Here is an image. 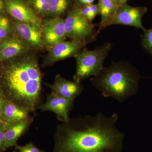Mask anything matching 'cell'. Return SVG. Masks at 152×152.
Returning a JSON list of instances; mask_svg holds the SVG:
<instances>
[{"instance_id":"cell-23","label":"cell","mask_w":152,"mask_h":152,"mask_svg":"<svg viewBox=\"0 0 152 152\" xmlns=\"http://www.w3.org/2000/svg\"><path fill=\"white\" fill-rule=\"evenodd\" d=\"M81 11L82 14L86 18V19L88 20V21L92 23V22L94 20V18L92 15L91 13L90 10L89 5L84 6L83 9H81Z\"/></svg>"},{"instance_id":"cell-18","label":"cell","mask_w":152,"mask_h":152,"mask_svg":"<svg viewBox=\"0 0 152 152\" xmlns=\"http://www.w3.org/2000/svg\"><path fill=\"white\" fill-rule=\"evenodd\" d=\"M13 34L10 20L6 14L0 16V42Z\"/></svg>"},{"instance_id":"cell-6","label":"cell","mask_w":152,"mask_h":152,"mask_svg":"<svg viewBox=\"0 0 152 152\" xmlns=\"http://www.w3.org/2000/svg\"><path fill=\"white\" fill-rule=\"evenodd\" d=\"M146 7H132L126 4L119 6L115 15L107 27L114 25H124L141 29L143 31L145 30L142 25V18L147 12Z\"/></svg>"},{"instance_id":"cell-14","label":"cell","mask_w":152,"mask_h":152,"mask_svg":"<svg viewBox=\"0 0 152 152\" xmlns=\"http://www.w3.org/2000/svg\"><path fill=\"white\" fill-rule=\"evenodd\" d=\"M33 118H28L18 122L5 124L4 136L6 149L15 145L19 138L29 128L33 122Z\"/></svg>"},{"instance_id":"cell-16","label":"cell","mask_w":152,"mask_h":152,"mask_svg":"<svg viewBox=\"0 0 152 152\" xmlns=\"http://www.w3.org/2000/svg\"><path fill=\"white\" fill-rule=\"evenodd\" d=\"M98 4L101 16V22L98 25L99 34L102 30L107 27L108 24L115 15L120 5L116 0H99Z\"/></svg>"},{"instance_id":"cell-11","label":"cell","mask_w":152,"mask_h":152,"mask_svg":"<svg viewBox=\"0 0 152 152\" xmlns=\"http://www.w3.org/2000/svg\"><path fill=\"white\" fill-rule=\"evenodd\" d=\"M86 43V41L74 40L61 42L53 46L49 53L47 61L50 64L70 57H75L80 52Z\"/></svg>"},{"instance_id":"cell-17","label":"cell","mask_w":152,"mask_h":152,"mask_svg":"<svg viewBox=\"0 0 152 152\" xmlns=\"http://www.w3.org/2000/svg\"><path fill=\"white\" fill-rule=\"evenodd\" d=\"M70 0H50V14L52 16L59 17L64 13L69 5Z\"/></svg>"},{"instance_id":"cell-10","label":"cell","mask_w":152,"mask_h":152,"mask_svg":"<svg viewBox=\"0 0 152 152\" xmlns=\"http://www.w3.org/2000/svg\"><path fill=\"white\" fill-rule=\"evenodd\" d=\"M74 101L50 94L47 95L45 102L40 106L39 108L43 112H53L56 115L59 121L63 123L66 122L70 119L69 115L72 108Z\"/></svg>"},{"instance_id":"cell-15","label":"cell","mask_w":152,"mask_h":152,"mask_svg":"<svg viewBox=\"0 0 152 152\" xmlns=\"http://www.w3.org/2000/svg\"><path fill=\"white\" fill-rule=\"evenodd\" d=\"M29 112L16 104L7 101L0 119L8 124L18 122L30 117Z\"/></svg>"},{"instance_id":"cell-28","label":"cell","mask_w":152,"mask_h":152,"mask_svg":"<svg viewBox=\"0 0 152 152\" xmlns=\"http://www.w3.org/2000/svg\"><path fill=\"white\" fill-rule=\"evenodd\" d=\"M117 3H118L119 5H121L124 4H126V2H125V0H116Z\"/></svg>"},{"instance_id":"cell-25","label":"cell","mask_w":152,"mask_h":152,"mask_svg":"<svg viewBox=\"0 0 152 152\" xmlns=\"http://www.w3.org/2000/svg\"><path fill=\"white\" fill-rule=\"evenodd\" d=\"M7 0H0V16L6 12Z\"/></svg>"},{"instance_id":"cell-27","label":"cell","mask_w":152,"mask_h":152,"mask_svg":"<svg viewBox=\"0 0 152 152\" xmlns=\"http://www.w3.org/2000/svg\"><path fill=\"white\" fill-rule=\"evenodd\" d=\"M95 0H78L79 4L83 6L90 5L94 4Z\"/></svg>"},{"instance_id":"cell-12","label":"cell","mask_w":152,"mask_h":152,"mask_svg":"<svg viewBox=\"0 0 152 152\" xmlns=\"http://www.w3.org/2000/svg\"><path fill=\"white\" fill-rule=\"evenodd\" d=\"M48 86L51 90L52 94L72 100L80 96L84 89L80 83L68 80L60 75L56 76L53 84Z\"/></svg>"},{"instance_id":"cell-2","label":"cell","mask_w":152,"mask_h":152,"mask_svg":"<svg viewBox=\"0 0 152 152\" xmlns=\"http://www.w3.org/2000/svg\"><path fill=\"white\" fill-rule=\"evenodd\" d=\"M18 57L0 62V87L7 100L34 113L42 101V75L35 59Z\"/></svg>"},{"instance_id":"cell-4","label":"cell","mask_w":152,"mask_h":152,"mask_svg":"<svg viewBox=\"0 0 152 152\" xmlns=\"http://www.w3.org/2000/svg\"><path fill=\"white\" fill-rule=\"evenodd\" d=\"M111 48V44L106 42L92 50L84 48L75 57L77 68L74 81L80 83L97 75L103 69L104 61Z\"/></svg>"},{"instance_id":"cell-20","label":"cell","mask_w":152,"mask_h":152,"mask_svg":"<svg viewBox=\"0 0 152 152\" xmlns=\"http://www.w3.org/2000/svg\"><path fill=\"white\" fill-rule=\"evenodd\" d=\"M141 43L143 48L152 56V27L143 31L141 36Z\"/></svg>"},{"instance_id":"cell-22","label":"cell","mask_w":152,"mask_h":152,"mask_svg":"<svg viewBox=\"0 0 152 152\" xmlns=\"http://www.w3.org/2000/svg\"><path fill=\"white\" fill-rule=\"evenodd\" d=\"M5 124H0V152H4L5 150L7 149L6 148L4 136Z\"/></svg>"},{"instance_id":"cell-7","label":"cell","mask_w":152,"mask_h":152,"mask_svg":"<svg viewBox=\"0 0 152 152\" xmlns=\"http://www.w3.org/2000/svg\"><path fill=\"white\" fill-rule=\"evenodd\" d=\"M13 33L18 36L26 45L34 48L43 46L45 41L42 28L31 23L10 20Z\"/></svg>"},{"instance_id":"cell-29","label":"cell","mask_w":152,"mask_h":152,"mask_svg":"<svg viewBox=\"0 0 152 152\" xmlns=\"http://www.w3.org/2000/svg\"><path fill=\"white\" fill-rule=\"evenodd\" d=\"M0 96H3L4 98V96H3L2 91L1 89V87H0Z\"/></svg>"},{"instance_id":"cell-5","label":"cell","mask_w":152,"mask_h":152,"mask_svg":"<svg viewBox=\"0 0 152 152\" xmlns=\"http://www.w3.org/2000/svg\"><path fill=\"white\" fill-rule=\"evenodd\" d=\"M65 20L66 37L77 41L94 40L97 37V24L90 23L82 14L81 9L69 11Z\"/></svg>"},{"instance_id":"cell-30","label":"cell","mask_w":152,"mask_h":152,"mask_svg":"<svg viewBox=\"0 0 152 152\" xmlns=\"http://www.w3.org/2000/svg\"><path fill=\"white\" fill-rule=\"evenodd\" d=\"M5 123H5L4 121H3L2 120L0 119V124H5Z\"/></svg>"},{"instance_id":"cell-26","label":"cell","mask_w":152,"mask_h":152,"mask_svg":"<svg viewBox=\"0 0 152 152\" xmlns=\"http://www.w3.org/2000/svg\"><path fill=\"white\" fill-rule=\"evenodd\" d=\"M7 101V100L3 96H0V118L3 109H4Z\"/></svg>"},{"instance_id":"cell-8","label":"cell","mask_w":152,"mask_h":152,"mask_svg":"<svg viewBox=\"0 0 152 152\" xmlns=\"http://www.w3.org/2000/svg\"><path fill=\"white\" fill-rule=\"evenodd\" d=\"M6 12L15 20L34 24L42 28L40 17L22 0H7Z\"/></svg>"},{"instance_id":"cell-32","label":"cell","mask_w":152,"mask_h":152,"mask_svg":"<svg viewBox=\"0 0 152 152\" xmlns=\"http://www.w3.org/2000/svg\"><path fill=\"white\" fill-rule=\"evenodd\" d=\"M13 152H16V151L15 150V151H14Z\"/></svg>"},{"instance_id":"cell-1","label":"cell","mask_w":152,"mask_h":152,"mask_svg":"<svg viewBox=\"0 0 152 152\" xmlns=\"http://www.w3.org/2000/svg\"><path fill=\"white\" fill-rule=\"evenodd\" d=\"M118 119L117 113L99 112L57 125L54 152H122L124 134L116 127Z\"/></svg>"},{"instance_id":"cell-9","label":"cell","mask_w":152,"mask_h":152,"mask_svg":"<svg viewBox=\"0 0 152 152\" xmlns=\"http://www.w3.org/2000/svg\"><path fill=\"white\" fill-rule=\"evenodd\" d=\"M42 33L45 42L49 46L64 42L66 37L65 20L56 17L46 20L42 25Z\"/></svg>"},{"instance_id":"cell-31","label":"cell","mask_w":152,"mask_h":152,"mask_svg":"<svg viewBox=\"0 0 152 152\" xmlns=\"http://www.w3.org/2000/svg\"><path fill=\"white\" fill-rule=\"evenodd\" d=\"M125 1L126 3V2L127 1H129V0H125Z\"/></svg>"},{"instance_id":"cell-19","label":"cell","mask_w":152,"mask_h":152,"mask_svg":"<svg viewBox=\"0 0 152 152\" xmlns=\"http://www.w3.org/2000/svg\"><path fill=\"white\" fill-rule=\"evenodd\" d=\"M29 3L40 15L45 16L50 14V0H29Z\"/></svg>"},{"instance_id":"cell-13","label":"cell","mask_w":152,"mask_h":152,"mask_svg":"<svg viewBox=\"0 0 152 152\" xmlns=\"http://www.w3.org/2000/svg\"><path fill=\"white\" fill-rule=\"evenodd\" d=\"M26 45L13 33L0 42V62L19 56L26 50Z\"/></svg>"},{"instance_id":"cell-24","label":"cell","mask_w":152,"mask_h":152,"mask_svg":"<svg viewBox=\"0 0 152 152\" xmlns=\"http://www.w3.org/2000/svg\"><path fill=\"white\" fill-rule=\"evenodd\" d=\"M90 10L91 13L94 19L96 16L99 14V4H92L89 5Z\"/></svg>"},{"instance_id":"cell-21","label":"cell","mask_w":152,"mask_h":152,"mask_svg":"<svg viewBox=\"0 0 152 152\" xmlns=\"http://www.w3.org/2000/svg\"><path fill=\"white\" fill-rule=\"evenodd\" d=\"M15 147L16 151L18 152H45L43 150L37 148L31 142L24 145H19L17 144Z\"/></svg>"},{"instance_id":"cell-3","label":"cell","mask_w":152,"mask_h":152,"mask_svg":"<svg viewBox=\"0 0 152 152\" xmlns=\"http://www.w3.org/2000/svg\"><path fill=\"white\" fill-rule=\"evenodd\" d=\"M141 77L137 68L129 62L121 61H113L90 80L104 97L123 102L137 93Z\"/></svg>"}]
</instances>
